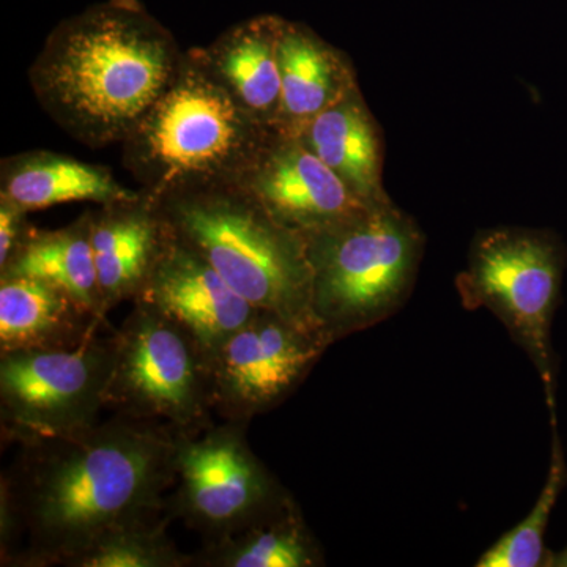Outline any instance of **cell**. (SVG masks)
Here are the masks:
<instances>
[{
	"label": "cell",
	"mask_w": 567,
	"mask_h": 567,
	"mask_svg": "<svg viewBox=\"0 0 567 567\" xmlns=\"http://www.w3.org/2000/svg\"><path fill=\"white\" fill-rule=\"evenodd\" d=\"M178 435L112 413L17 445L0 477L2 566L74 567L115 529L169 513Z\"/></svg>",
	"instance_id": "6da1fadb"
},
{
	"label": "cell",
	"mask_w": 567,
	"mask_h": 567,
	"mask_svg": "<svg viewBox=\"0 0 567 567\" xmlns=\"http://www.w3.org/2000/svg\"><path fill=\"white\" fill-rule=\"evenodd\" d=\"M25 276L52 284L92 311L104 315L92 249V210L54 230L33 227L28 240L0 268V278Z\"/></svg>",
	"instance_id": "d6986e66"
},
{
	"label": "cell",
	"mask_w": 567,
	"mask_h": 567,
	"mask_svg": "<svg viewBox=\"0 0 567 567\" xmlns=\"http://www.w3.org/2000/svg\"><path fill=\"white\" fill-rule=\"evenodd\" d=\"M566 246L547 229L495 227L476 235L456 287L470 311L486 308L527 352L557 425L558 360L551 341L561 298Z\"/></svg>",
	"instance_id": "8992f818"
},
{
	"label": "cell",
	"mask_w": 567,
	"mask_h": 567,
	"mask_svg": "<svg viewBox=\"0 0 567 567\" xmlns=\"http://www.w3.org/2000/svg\"><path fill=\"white\" fill-rule=\"evenodd\" d=\"M140 0H106L59 22L29 69L43 111L91 148L122 144L173 81L183 58Z\"/></svg>",
	"instance_id": "7a4b0ae2"
},
{
	"label": "cell",
	"mask_w": 567,
	"mask_h": 567,
	"mask_svg": "<svg viewBox=\"0 0 567 567\" xmlns=\"http://www.w3.org/2000/svg\"><path fill=\"white\" fill-rule=\"evenodd\" d=\"M281 121L278 133L300 134L320 112L357 87L353 63L303 22L281 21L278 37Z\"/></svg>",
	"instance_id": "5bb4252c"
},
{
	"label": "cell",
	"mask_w": 567,
	"mask_h": 567,
	"mask_svg": "<svg viewBox=\"0 0 567 567\" xmlns=\"http://www.w3.org/2000/svg\"><path fill=\"white\" fill-rule=\"evenodd\" d=\"M106 320L40 279L0 278V353L74 349Z\"/></svg>",
	"instance_id": "2e32d148"
},
{
	"label": "cell",
	"mask_w": 567,
	"mask_h": 567,
	"mask_svg": "<svg viewBox=\"0 0 567 567\" xmlns=\"http://www.w3.org/2000/svg\"><path fill=\"white\" fill-rule=\"evenodd\" d=\"M543 567H567V544L561 550H547Z\"/></svg>",
	"instance_id": "cb8c5ba5"
},
{
	"label": "cell",
	"mask_w": 567,
	"mask_h": 567,
	"mask_svg": "<svg viewBox=\"0 0 567 567\" xmlns=\"http://www.w3.org/2000/svg\"><path fill=\"white\" fill-rule=\"evenodd\" d=\"M29 212L7 199H0V268L28 240L33 227L29 221Z\"/></svg>",
	"instance_id": "603a6c76"
},
{
	"label": "cell",
	"mask_w": 567,
	"mask_h": 567,
	"mask_svg": "<svg viewBox=\"0 0 567 567\" xmlns=\"http://www.w3.org/2000/svg\"><path fill=\"white\" fill-rule=\"evenodd\" d=\"M167 238L162 215L145 193L92 210L93 259L104 315L136 300Z\"/></svg>",
	"instance_id": "4fadbf2b"
},
{
	"label": "cell",
	"mask_w": 567,
	"mask_h": 567,
	"mask_svg": "<svg viewBox=\"0 0 567 567\" xmlns=\"http://www.w3.org/2000/svg\"><path fill=\"white\" fill-rule=\"evenodd\" d=\"M369 207L391 203L383 188V140L360 84L297 134Z\"/></svg>",
	"instance_id": "9a60e30c"
},
{
	"label": "cell",
	"mask_w": 567,
	"mask_h": 567,
	"mask_svg": "<svg viewBox=\"0 0 567 567\" xmlns=\"http://www.w3.org/2000/svg\"><path fill=\"white\" fill-rule=\"evenodd\" d=\"M134 301L181 324L208 357L259 311L199 254L171 237Z\"/></svg>",
	"instance_id": "7c38bea8"
},
{
	"label": "cell",
	"mask_w": 567,
	"mask_h": 567,
	"mask_svg": "<svg viewBox=\"0 0 567 567\" xmlns=\"http://www.w3.org/2000/svg\"><path fill=\"white\" fill-rule=\"evenodd\" d=\"M193 567H316L322 551L292 496L233 535L203 544Z\"/></svg>",
	"instance_id": "ffe728a7"
},
{
	"label": "cell",
	"mask_w": 567,
	"mask_h": 567,
	"mask_svg": "<svg viewBox=\"0 0 567 567\" xmlns=\"http://www.w3.org/2000/svg\"><path fill=\"white\" fill-rule=\"evenodd\" d=\"M275 130L246 110L204 48L183 52L163 95L122 142L123 164L153 200L244 183Z\"/></svg>",
	"instance_id": "3957f363"
},
{
	"label": "cell",
	"mask_w": 567,
	"mask_h": 567,
	"mask_svg": "<svg viewBox=\"0 0 567 567\" xmlns=\"http://www.w3.org/2000/svg\"><path fill=\"white\" fill-rule=\"evenodd\" d=\"M567 486V462L557 425H551L550 464L543 491L528 516L481 555L477 567H543L544 537L559 496Z\"/></svg>",
	"instance_id": "44dd1931"
},
{
	"label": "cell",
	"mask_w": 567,
	"mask_h": 567,
	"mask_svg": "<svg viewBox=\"0 0 567 567\" xmlns=\"http://www.w3.org/2000/svg\"><path fill=\"white\" fill-rule=\"evenodd\" d=\"M112 341L106 410L178 434L213 424L210 357L185 328L151 305L133 301Z\"/></svg>",
	"instance_id": "52a82bcc"
},
{
	"label": "cell",
	"mask_w": 567,
	"mask_h": 567,
	"mask_svg": "<svg viewBox=\"0 0 567 567\" xmlns=\"http://www.w3.org/2000/svg\"><path fill=\"white\" fill-rule=\"evenodd\" d=\"M141 189L126 188L110 167L50 151L6 156L0 163V199L32 213L70 203L102 207L134 199Z\"/></svg>",
	"instance_id": "e0dca14e"
},
{
	"label": "cell",
	"mask_w": 567,
	"mask_h": 567,
	"mask_svg": "<svg viewBox=\"0 0 567 567\" xmlns=\"http://www.w3.org/2000/svg\"><path fill=\"white\" fill-rule=\"evenodd\" d=\"M173 518L167 513L115 529L78 559L74 567H193V555L183 554L167 535Z\"/></svg>",
	"instance_id": "7402d4cb"
},
{
	"label": "cell",
	"mask_w": 567,
	"mask_h": 567,
	"mask_svg": "<svg viewBox=\"0 0 567 567\" xmlns=\"http://www.w3.org/2000/svg\"><path fill=\"white\" fill-rule=\"evenodd\" d=\"M246 427L223 421L178 435L167 507L204 544L233 535L289 496L254 454Z\"/></svg>",
	"instance_id": "9c48e42d"
},
{
	"label": "cell",
	"mask_w": 567,
	"mask_h": 567,
	"mask_svg": "<svg viewBox=\"0 0 567 567\" xmlns=\"http://www.w3.org/2000/svg\"><path fill=\"white\" fill-rule=\"evenodd\" d=\"M153 203L169 237L199 254L254 308L322 331L312 311L308 241L274 218L241 183Z\"/></svg>",
	"instance_id": "277c9868"
},
{
	"label": "cell",
	"mask_w": 567,
	"mask_h": 567,
	"mask_svg": "<svg viewBox=\"0 0 567 567\" xmlns=\"http://www.w3.org/2000/svg\"><path fill=\"white\" fill-rule=\"evenodd\" d=\"M312 311L331 342L394 315L410 292L424 251L415 219L391 203L311 235Z\"/></svg>",
	"instance_id": "5b68a950"
},
{
	"label": "cell",
	"mask_w": 567,
	"mask_h": 567,
	"mask_svg": "<svg viewBox=\"0 0 567 567\" xmlns=\"http://www.w3.org/2000/svg\"><path fill=\"white\" fill-rule=\"evenodd\" d=\"M114 341L93 334L74 349L0 353V429L14 445L80 431L106 410Z\"/></svg>",
	"instance_id": "ba28073f"
},
{
	"label": "cell",
	"mask_w": 567,
	"mask_h": 567,
	"mask_svg": "<svg viewBox=\"0 0 567 567\" xmlns=\"http://www.w3.org/2000/svg\"><path fill=\"white\" fill-rule=\"evenodd\" d=\"M241 185L305 238L371 208L293 134L275 133Z\"/></svg>",
	"instance_id": "8fae6325"
},
{
	"label": "cell",
	"mask_w": 567,
	"mask_h": 567,
	"mask_svg": "<svg viewBox=\"0 0 567 567\" xmlns=\"http://www.w3.org/2000/svg\"><path fill=\"white\" fill-rule=\"evenodd\" d=\"M282 18L257 14L230 25L204 48L212 69L246 110L268 128L279 130L281 76L278 37Z\"/></svg>",
	"instance_id": "ac0fdd59"
},
{
	"label": "cell",
	"mask_w": 567,
	"mask_h": 567,
	"mask_svg": "<svg viewBox=\"0 0 567 567\" xmlns=\"http://www.w3.org/2000/svg\"><path fill=\"white\" fill-rule=\"evenodd\" d=\"M331 344L322 331L257 311L210 354L216 415L249 424L270 412L301 385Z\"/></svg>",
	"instance_id": "30bf717a"
}]
</instances>
